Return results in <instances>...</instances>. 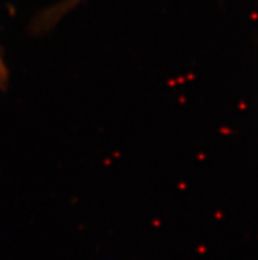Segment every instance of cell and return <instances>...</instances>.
I'll use <instances>...</instances> for the list:
<instances>
[{"mask_svg": "<svg viewBox=\"0 0 258 260\" xmlns=\"http://www.w3.org/2000/svg\"><path fill=\"white\" fill-rule=\"evenodd\" d=\"M7 72H6V66H4L3 61L0 59V83H3L6 81Z\"/></svg>", "mask_w": 258, "mask_h": 260, "instance_id": "1", "label": "cell"}]
</instances>
